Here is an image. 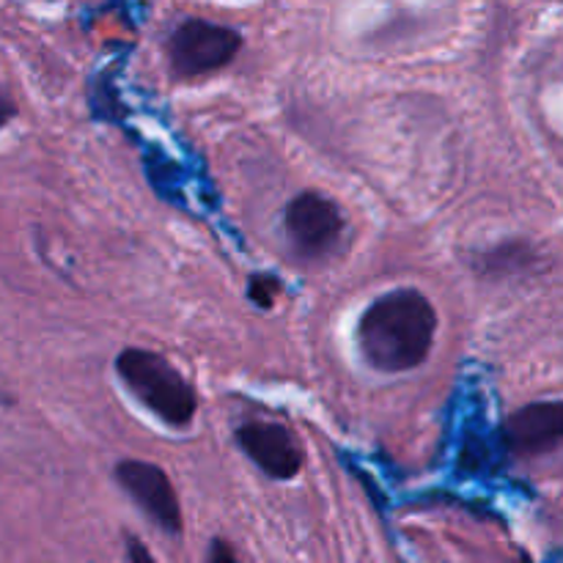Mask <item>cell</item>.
Segmentation results:
<instances>
[{"label":"cell","mask_w":563,"mask_h":563,"mask_svg":"<svg viewBox=\"0 0 563 563\" xmlns=\"http://www.w3.org/2000/svg\"><path fill=\"white\" fill-rule=\"evenodd\" d=\"M115 372L126 390L168 427H187L196 418V390L157 352L124 350L115 361Z\"/></svg>","instance_id":"cell-2"},{"label":"cell","mask_w":563,"mask_h":563,"mask_svg":"<svg viewBox=\"0 0 563 563\" xmlns=\"http://www.w3.org/2000/svg\"><path fill=\"white\" fill-rule=\"evenodd\" d=\"M504 443L515 456H539L563 443V401H533L504 423Z\"/></svg>","instance_id":"cell-7"},{"label":"cell","mask_w":563,"mask_h":563,"mask_svg":"<svg viewBox=\"0 0 563 563\" xmlns=\"http://www.w3.org/2000/svg\"><path fill=\"white\" fill-rule=\"evenodd\" d=\"M16 115V108H14V99L9 97V91H5L3 86H0V126L9 124L11 119Z\"/></svg>","instance_id":"cell-9"},{"label":"cell","mask_w":563,"mask_h":563,"mask_svg":"<svg viewBox=\"0 0 563 563\" xmlns=\"http://www.w3.org/2000/svg\"><path fill=\"white\" fill-rule=\"evenodd\" d=\"M236 443L242 445L247 460L262 467L269 478L289 482L300 473L302 451L289 429L280 427V423H245V427L236 429Z\"/></svg>","instance_id":"cell-6"},{"label":"cell","mask_w":563,"mask_h":563,"mask_svg":"<svg viewBox=\"0 0 563 563\" xmlns=\"http://www.w3.org/2000/svg\"><path fill=\"white\" fill-rule=\"evenodd\" d=\"M284 229L300 256L319 258L333 251L341 240L344 218L330 198L306 190L286 207Z\"/></svg>","instance_id":"cell-4"},{"label":"cell","mask_w":563,"mask_h":563,"mask_svg":"<svg viewBox=\"0 0 563 563\" xmlns=\"http://www.w3.org/2000/svg\"><path fill=\"white\" fill-rule=\"evenodd\" d=\"M438 333V313L427 295L396 289L377 297L357 322L363 361L383 374H405L429 357Z\"/></svg>","instance_id":"cell-1"},{"label":"cell","mask_w":563,"mask_h":563,"mask_svg":"<svg viewBox=\"0 0 563 563\" xmlns=\"http://www.w3.org/2000/svg\"><path fill=\"white\" fill-rule=\"evenodd\" d=\"M280 291V286H278V280H273V278H267V275H256V278H253V284H251V297H253V302H256V306H264V308H269L273 306V300H275V295H278Z\"/></svg>","instance_id":"cell-8"},{"label":"cell","mask_w":563,"mask_h":563,"mask_svg":"<svg viewBox=\"0 0 563 563\" xmlns=\"http://www.w3.org/2000/svg\"><path fill=\"white\" fill-rule=\"evenodd\" d=\"M242 49V36L207 20H187L170 33L168 64L176 77H203L223 69Z\"/></svg>","instance_id":"cell-3"},{"label":"cell","mask_w":563,"mask_h":563,"mask_svg":"<svg viewBox=\"0 0 563 563\" xmlns=\"http://www.w3.org/2000/svg\"><path fill=\"white\" fill-rule=\"evenodd\" d=\"M115 482L137 504V509L163 528L165 533L181 531V506L176 489L163 467L148 462L126 460L115 467Z\"/></svg>","instance_id":"cell-5"}]
</instances>
